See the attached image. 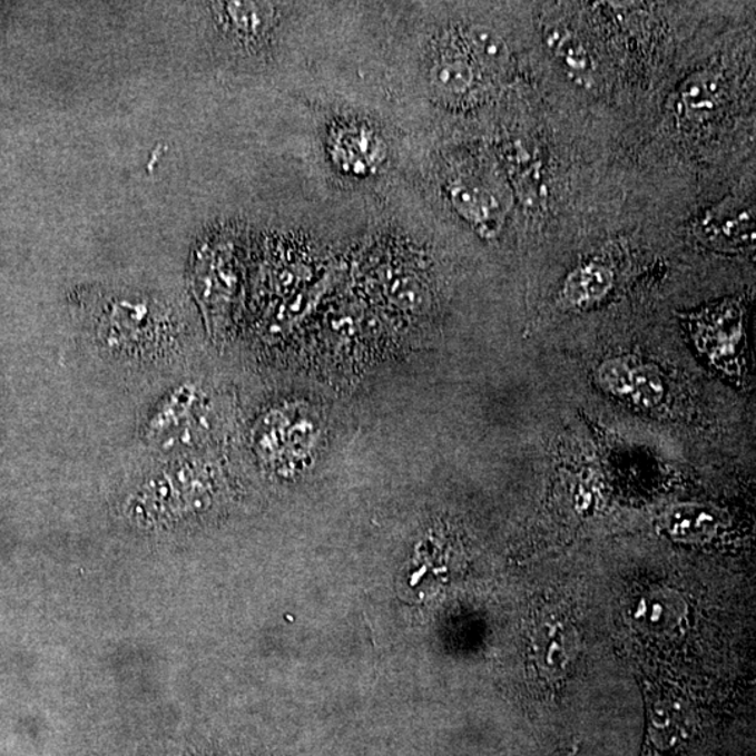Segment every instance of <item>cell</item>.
<instances>
[{
	"instance_id": "7a4b0ae2",
	"label": "cell",
	"mask_w": 756,
	"mask_h": 756,
	"mask_svg": "<svg viewBox=\"0 0 756 756\" xmlns=\"http://www.w3.org/2000/svg\"><path fill=\"white\" fill-rule=\"evenodd\" d=\"M214 475L198 455L159 459L134 483L124 513L139 529H176L209 505Z\"/></svg>"
},
{
	"instance_id": "2e32d148",
	"label": "cell",
	"mask_w": 756,
	"mask_h": 756,
	"mask_svg": "<svg viewBox=\"0 0 756 756\" xmlns=\"http://www.w3.org/2000/svg\"><path fill=\"white\" fill-rule=\"evenodd\" d=\"M549 47L557 53L559 59L573 72L583 75L590 68V59L585 47L573 35L568 31L554 30L548 37Z\"/></svg>"
},
{
	"instance_id": "8fae6325",
	"label": "cell",
	"mask_w": 756,
	"mask_h": 756,
	"mask_svg": "<svg viewBox=\"0 0 756 756\" xmlns=\"http://www.w3.org/2000/svg\"><path fill=\"white\" fill-rule=\"evenodd\" d=\"M432 79L444 95L461 96L474 84V69L462 57L444 56L434 65Z\"/></svg>"
},
{
	"instance_id": "9a60e30c",
	"label": "cell",
	"mask_w": 756,
	"mask_h": 756,
	"mask_svg": "<svg viewBox=\"0 0 756 756\" xmlns=\"http://www.w3.org/2000/svg\"><path fill=\"white\" fill-rule=\"evenodd\" d=\"M672 603L670 597H667L665 592H656V595L645 598V600L639 603L636 618H638V621L645 622L646 628L667 632V630L674 628V625L681 618L678 609H672V611L668 609Z\"/></svg>"
},
{
	"instance_id": "9c48e42d",
	"label": "cell",
	"mask_w": 756,
	"mask_h": 756,
	"mask_svg": "<svg viewBox=\"0 0 756 756\" xmlns=\"http://www.w3.org/2000/svg\"><path fill=\"white\" fill-rule=\"evenodd\" d=\"M717 517L707 509L698 505H681L672 510L668 517L667 527L671 536L681 538L684 541H698L700 538L710 536L716 530Z\"/></svg>"
},
{
	"instance_id": "3957f363",
	"label": "cell",
	"mask_w": 756,
	"mask_h": 756,
	"mask_svg": "<svg viewBox=\"0 0 756 756\" xmlns=\"http://www.w3.org/2000/svg\"><path fill=\"white\" fill-rule=\"evenodd\" d=\"M210 432L209 399L194 382L173 384L150 406L140 424L141 443L156 459L197 455Z\"/></svg>"
},
{
	"instance_id": "7c38bea8",
	"label": "cell",
	"mask_w": 756,
	"mask_h": 756,
	"mask_svg": "<svg viewBox=\"0 0 756 756\" xmlns=\"http://www.w3.org/2000/svg\"><path fill=\"white\" fill-rule=\"evenodd\" d=\"M468 42L474 56L488 68L503 69L509 62V48L497 31L485 26H472Z\"/></svg>"
},
{
	"instance_id": "5b68a950",
	"label": "cell",
	"mask_w": 756,
	"mask_h": 756,
	"mask_svg": "<svg viewBox=\"0 0 756 756\" xmlns=\"http://www.w3.org/2000/svg\"><path fill=\"white\" fill-rule=\"evenodd\" d=\"M699 233L716 247H739L754 240V217L749 209L727 204L706 214Z\"/></svg>"
},
{
	"instance_id": "277c9868",
	"label": "cell",
	"mask_w": 756,
	"mask_h": 756,
	"mask_svg": "<svg viewBox=\"0 0 756 756\" xmlns=\"http://www.w3.org/2000/svg\"><path fill=\"white\" fill-rule=\"evenodd\" d=\"M578 634L573 625L558 616H549L536 625L532 652L536 667L547 678H560L575 660Z\"/></svg>"
},
{
	"instance_id": "30bf717a",
	"label": "cell",
	"mask_w": 756,
	"mask_h": 756,
	"mask_svg": "<svg viewBox=\"0 0 756 756\" xmlns=\"http://www.w3.org/2000/svg\"><path fill=\"white\" fill-rule=\"evenodd\" d=\"M721 87L719 80L711 73H696L685 81L681 101L694 116H706L719 106Z\"/></svg>"
},
{
	"instance_id": "5bb4252c",
	"label": "cell",
	"mask_w": 756,
	"mask_h": 756,
	"mask_svg": "<svg viewBox=\"0 0 756 756\" xmlns=\"http://www.w3.org/2000/svg\"><path fill=\"white\" fill-rule=\"evenodd\" d=\"M635 363L628 357H613L598 369L597 380L609 394L630 399L634 387Z\"/></svg>"
},
{
	"instance_id": "8992f818",
	"label": "cell",
	"mask_w": 756,
	"mask_h": 756,
	"mask_svg": "<svg viewBox=\"0 0 756 756\" xmlns=\"http://www.w3.org/2000/svg\"><path fill=\"white\" fill-rule=\"evenodd\" d=\"M611 271L601 264H589L575 271L566 281L564 301L576 307H586L601 301L611 291Z\"/></svg>"
},
{
	"instance_id": "4fadbf2b",
	"label": "cell",
	"mask_w": 756,
	"mask_h": 756,
	"mask_svg": "<svg viewBox=\"0 0 756 756\" xmlns=\"http://www.w3.org/2000/svg\"><path fill=\"white\" fill-rule=\"evenodd\" d=\"M667 387L660 370L650 364H635L630 400L644 410H652L665 401Z\"/></svg>"
},
{
	"instance_id": "ba28073f",
	"label": "cell",
	"mask_w": 756,
	"mask_h": 756,
	"mask_svg": "<svg viewBox=\"0 0 756 756\" xmlns=\"http://www.w3.org/2000/svg\"><path fill=\"white\" fill-rule=\"evenodd\" d=\"M453 200L462 215L482 227H491L500 216V206L493 195L478 185L459 183L453 189Z\"/></svg>"
},
{
	"instance_id": "6da1fadb",
	"label": "cell",
	"mask_w": 756,
	"mask_h": 756,
	"mask_svg": "<svg viewBox=\"0 0 756 756\" xmlns=\"http://www.w3.org/2000/svg\"><path fill=\"white\" fill-rule=\"evenodd\" d=\"M87 340L108 362L146 370L176 361L185 325L176 304L134 289H87L79 302Z\"/></svg>"
},
{
	"instance_id": "52a82bcc",
	"label": "cell",
	"mask_w": 756,
	"mask_h": 756,
	"mask_svg": "<svg viewBox=\"0 0 756 756\" xmlns=\"http://www.w3.org/2000/svg\"><path fill=\"white\" fill-rule=\"evenodd\" d=\"M223 18L234 35L242 38L264 37L275 21V8L269 3H220Z\"/></svg>"
}]
</instances>
